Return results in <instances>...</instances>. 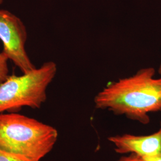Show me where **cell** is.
<instances>
[{
	"mask_svg": "<svg viewBox=\"0 0 161 161\" xmlns=\"http://www.w3.org/2000/svg\"><path fill=\"white\" fill-rule=\"evenodd\" d=\"M153 68L140 69L128 78L111 82L94 98L97 109L147 124L149 114L161 110V78Z\"/></svg>",
	"mask_w": 161,
	"mask_h": 161,
	"instance_id": "1",
	"label": "cell"
},
{
	"mask_svg": "<svg viewBox=\"0 0 161 161\" xmlns=\"http://www.w3.org/2000/svg\"><path fill=\"white\" fill-rule=\"evenodd\" d=\"M108 140L119 154H135L142 158L161 153V122L158 131L147 136L130 134L111 136Z\"/></svg>",
	"mask_w": 161,
	"mask_h": 161,
	"instance_id": "5",
	"label": "cell"
},
{
	"mask_svg": "<svg viewBox=\"0 0 161 161\" xmlns=\"http://www.w3.org/2000/svg\"><path fill=\"white\" fill-rule=\"evenodd\" d=\"M57 70L56 64L47 62L22 75H8L0 83V114L17 113L23 107L40 109Z\"/></svg>",
	"mask_w": 161,
	"mask_h": 161,
	"instance_id": "3",
	"label": "cell"
},
{
	"mask_svg": "<svg viewBox=\"0 0 161 161\" xmlns=\"http://www.w3.org/2000/svg\"><path fill=\"white\" fill-rule=\"evenodd\" d=\"M158 72H159V74L161 75V64H160V66H159V70H158Z\"/></svg>",
	"mask_w": 161,
	"mask_h": 161,
	"instance_id": "10",
	"label": "cell"
},
{
	"mask_svg": "<svg viewBox=\"0 0 161 161\" xmlns=\"http://www.w3.org/2000/svg\"><path fill=\"white\" fill-rule=\"evenodd\" d=\"M58 130L18 113L0 114V152L23 161H40L58 141Z\"/></svg>",
	"mask_w": 161,
	"mask_h": 161,
	"instance_id": "2",
	"label": "cell"
},
{
	"mask_svg": "<svg viewBox=\"0 0 161 161\" xmlns=\"http://www.w3.org/2000/svg\"><path fill=\"white\" fill-rule=\"evenodd\" d=\"M0 161H23L14 158L0 152Z\"/></svg>",
	"mask_w": 161,
	"mask_h": 161,
	"instance_id": "8",
	"label": "cell"
},
{
	"mask_svg": "<svg viewBox=\"0 0 161 161\" xmlns=\"http://www.w3.org/2000/svg\"><path fill=\"white\" fill-rule=\"evenodd\" d=\"M8 58L3 53H0V83L3 82L9 75L8 67Z\"/></svg>",
	"mask_w": 161,
	"mask_h": 161,
	"instance_id": "6",
	"label": "cell"
},
{
	"mask_svg": "<svg viewBox=\"0 0 161 161\" xmlns=\"http://www.w3.org/2000/svg\"><path fill=\"white\" fill-rule=\"evenodd\" d=\"M27 38V31L20 19L9 11L0 10V40L3 44L2 52L22 74L36 69L26 52Z\"/></svg>",
	"mask_w": 161,
	"mask_h": 161,
	"instance_id": "4",
	"label": "cell"
},
{
	"mask_svg": "<svg viewBox=\"0 0 161 161\" xmlns=\"http://www.w3.org/2000/svg\"><path fill=\"white\" fill-rule=\"evenodd\" d=\"M143 161H161V153L155 155L142 158Z\"/></svg>",
	"mask_w": 161,
	"mask_h": 161,
	"instance_id": "9",
	"label": "cell"
},
{
	"mask_svg": "<svg viewBox=\"0 0 161 161\" xmlns=\"http://www.w3.org/2000/svg\"><path fill=\"white\" fill-rule=\"evenodd\" d=\"M4 0H0V4H1L3 3Z\"/></svg>",
	"mask_w": 161,
	"mask_h": 161,
	"instance_id": "11",
	"label": "cell"
},
{
	"mask_svg": "<svg viewBox=\"0 0 161 161\" xmlns=\"http://www.w3.org/2000/svg\"><path fill=\"white\" fill-rule=\"evenodd\" d=\"M117 161H143V158L135 154H128V155L121 157Z\"/></svg>",
	"mask_w": 161,
	"mask_h": 161,
	"instance_id": "7",
	"label": "cell"
}]
</instances>
